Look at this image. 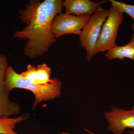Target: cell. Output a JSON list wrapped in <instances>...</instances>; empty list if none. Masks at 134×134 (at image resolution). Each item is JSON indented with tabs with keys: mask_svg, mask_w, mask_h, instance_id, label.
<instances>
[{
	"mask_svg": "<svg viewBox=\"0 0 134 134\" xmlns=\"http://www.w3.org/2000/svg\"><path fill=\"white\" fill-rule=\"evenodd\" d=\"M124 13L111 5L108 14L102 26L95 50V54L109 51L117 45L115 44L118 31L124 19Z\"/></svg>",
	"mask_w": 134,
	"mask_h": 134,
	"instance_id": "cell-4",
	"label": "cell"
},
{
	"mask_svg": "<svg viewBox=\"0 0 134 134\" xmlns=\"http://www.w3.org/2000/svg\"><path fill=\"white\" fill-rule=\"evenodd\" d=\"M58 134H72L70 133L69 132H63L62 133H60Z\"/></svg>",
	"mask_w": 134,
	"mask_h": 134,
	"instance_id": "cell-14",
	"label": "cell"
},
{
	"mask_svg": "<svg viewBox=\"0 0 134 134\" xmlns=\"http://www.w3.org/2000/svg\"><path fill=\"white\" fill-rule=\"evenodd\" d=\"M5 86L9 92L14 89H23L31 91L35 96V100L32 104V110L43 101L55 99L60 95L62 82L55 78L46 85H35L27 81L17 73L13 67L9 66L6 72Z\"/></svg>",
	"mask_w": 134,
	"mask_h": 134,
	"instance_id": "cell-2",
	"label": "cell"
},
{
	"mask_svg": "<svg viewBox=\"0 0 134 134\" xmlns=\"http://www.w3.org/2000/svg\"><path fill=\"white\" fill-rule=\"evenodd\" d=\"M52 70L46 63L39 64L37 67L27 65L25 71L19 75L27 81L35 85H46L52 81L51 79Z\"/></svg>",
	"mask_w": 134,
	"mask_h": 134,
	"instance_id": "cell-9",
	"label": "cell"
},
{
	"mask_svg": "<svg viewBox=\"0 0 134 134\" xmlns=\"http://www.w3.org/2000/svg\"><path fill=\"white\" fill-rule=\"evenodd\" d=\"M107 1L104 0L96 2L90 0H65L63 2V7L65 8L66 13L75 16L88 15L91 16L98 9Z\"/></svg>",
	"mask_w": 134,
	"mask_h": 134,
	"instance_id": "cell-8",
	"label": "cell"
},
{
	"mask_svg": "<svg viewBox=\"0 0 134 134\" xmlns=\"http://www.w3.org/2000/svg\"><path fill=\"white\" fill-rule=\"evenodd\" d=\"M104 117L108 122L107 130L114 134H122L127 129H134V105L129 110L112 106L111 111L104 113Z\"/></svg>",
	"mask_w": 134,
	"mask_h": 134,
	"instance_id": "cell-6",
	"label": "cell"
},
{
	"mask_svg": "<svg viewBox=\"0 0 134 134\" xmlns=\"http://www.w3.org/2000/svg\"><path fill=\"white\" fill-rule=\"evenodd\" d=\"M105 57L108 60L118 59L123 61L125 58H127L134 62V33L129 43L125 46L116 45L108 51Z\"/></svg>",
	"mask_w": 134,
	"mask_h": 134,
	"instance_id": "cell-10",
	"label": "cell"
},
{
	"mask_svg": "<svg viewBox=\"0 0 134 134\" xmlns=\"http://www.w3.org/2000/svg\"><path fill=\"white\" fill-rule=\"evenodd\" d=\"M8 62L5 55H0V117H10L20 111V107L16 102L11 101L9 92L5 86V79Z\"/></svg>",
	"mask_w": 134,
	"mask_h": 134,
	"instance_id": "cell-7",
	"label": "cell"
},
{
	"mask_svg": "<svg viewBox=\"0 0 134 134\" xmlns=\"http://www.w3.org/2000/svg\"><path fill=\"white\" fill-rule=\"evenodd\" d=\"M111 5L115 7L123 13L128 15L133 19V22L131 25L132 30L134 32V5L127 4L115 0H109Z\"/></svg>",
	"mask_w": 134,
	"mask_h": 134,
	"instance_id": "cell-12",
	"label": "cell"
},
{
	"mask_svg": "<svg viewBox=\"0 0 134 134\" xmlns=\"http://www.w3.org/2000/svg\"><path fill=\"white\" fill-rule=\"evenodd\" d=\"M62 0H30L19 10L20 20L26 26L15 32L13 37L27 40L24 47L26 56L31 59L43 56L57 41L51 25L62 13Z\"/></svg>",
	"mask_w": 134,
	"mask_h": 134,
	"instance_id": "cell-1",
	"label": "cell"
},
{
	"mask_svg": "<svg viewBox=\"0 0 134 134\" xmlns=\"http://www.w3.org/2000/svg\"><path fill=\"white\" fill-rule=\"evenodd\" d=\"M133 130V131H129V133L130 134H134V129H132Z\"/></svg>",
	"mask_w": 134,
	"mask_h": 134,
	"instance_id": "cell-15",
	"label": "cell"
},
{
	"mask_svg": "<svg viewBox=\"0 0 134 134\" xmlns=\"http://www.w3.org/2000/svg\"><path fill=\"white\" fill-rule=\"evenodd\" d=\"M90 16H75L61 13L55 17L51 25L52 33L55 38L66 34L80 35L88 21Z\"/></svg>",
	"mask_w": 134,
	"mask_h": 134,
	"instance_id": "cell-5",
	"label": "cell"
},
{
	"mask_svg": "<svg viewBox=\"0 0 134 134\" xmlns=\"http://www.w3.org/2000/svg\"><path fill=\"white\" fill-rule=\"evenodd\" d=\"M24 115L11 118L7 116L0 117V134H19L14 129L17 124L26 119Z\"/></svg>",
	"mask_w": 134,
	"mask_h": 134,
	"instance_id": "cell-11",
	"label": "cell"
},
{
	"mask_svg": "<svg viewBox=\"0 0 134 134\" xmlns=\"http://www.w3.org/2000/svg\"><path fill=\"white\" fill-rule=\"evenodd\" d=\"M108 10L99 7L91 15L79 35L80 46L86 52L85 59L90 62L95 54L96 44Z\"/></svg>",
	"mask_w": 134,
	"mask_h": 134,
	"instance_id": "cell-3",
	"label": "cell"
},
{
	"mask_svg": "<svg viewBox=\"0 0 134 134\" xmlns=\"http://www.w3.org/2000/svg\"><path fill=\"white\" fill-rule=\"evenodd\" d=\"M84 130L86 132H87L89 134H96L94 133L93 132H91L90 130H89L88 129L86 128H84Z\"/></svg>",
	"mask_w": 134,
	"mask_h": 134,
	"instance_id": "cell-13",
	"label": "cell"
}]
</instances>
